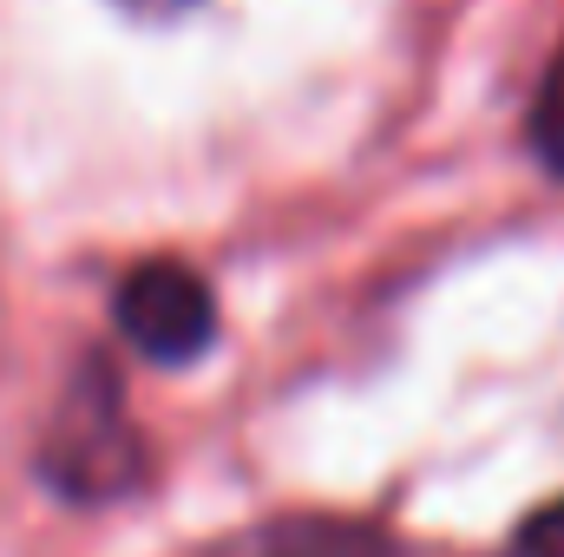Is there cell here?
I'll return each instance as SVG.
<instances>
[{
	"label": "cell",
	"instance_id": "cell-1",
	"mask_svg": "<svg viewBox=\"0 0 564 557\" xmlns=\"http://www.w3.org/2000/svg\"><path fill=\"white\" fill-rule=\"evenodd\" d=\"M144 433L126 407V381L112 354H79L59 407L40 433V479L66 505H112L144 485Z\"/></svg>",
	"mask_w": 564,
	"mask_h": 557
},
{
	"label": "cell",
	"instance_id": "cell-2",
	"mask_svg": "<svg viewBox=\"0 0 564 557\" xmlns=\"http://www.w3.org/2000/svg\"><path fill=\"white\" fill-rule=\"evenodd\" d=\"M112 328L158 368H191L217 341V295L177 256H144L112 288Z\"/></svg>",
	"mask_w": 564,
	"mask_h": 557
},
{
	"label": "cell",
	"instance_id": "cell-3",
	"mask_svg": "<svg viewBox=\"0 0 564 557\" xmlns=\"http://www.w3.org/2000/svg\"><path fill=\"white\" fill-rule=\"evenodd\" d=\"M204 557H401L394 532L368 518H335V512H282L250 532L217 538Z\"/></svg>",
	"mask_w": 564,
	"mask_h": 557
},
{
	"label": "cell",
	"instance_id": "cell-4",
	"mask_svg": "<svg viewBox=\"0 0 564 557\" xmlns=\"http://www.w3.org/2000/svg\"><path fill=\"white\" fill-rule=\"evenodd\" d=\"M525 139H532V157L564 184V46L552 53L539 92H532V112H525Z\"/></svg>",
	"mask_w": 564,
	"mask_h": 557
},
{
	"label": "cell",
	"instance_id": "cell-5",
	"mask_svg": "<svg viewBox=\"0 0 564 557\" xmlns=\"http://www.w3.org/2000/svg\"><path fill=\"white\" fill-rule=\"evenodd\" d=\"M512 557H564V499L558 505H545V512H532V518L519 525Z\"/></svg>",
	"mask_w": 564,
	"mask_h": 557
},
{
	"label": "cell",
	"instance_id": "cell-6",
	"mask_svg": "<svg viewBox=\"0 0 564 557\" xmlns=\"http://www.w3.org/2000/svg\"><path fill=\"white\" fill-rule=\"evenodd\" d=\"M126 7H139V13H177V7H197V0H126Z\"/></svg>",
	"mask_w": 564,
	"mask_h": 557
}]
</instances>
